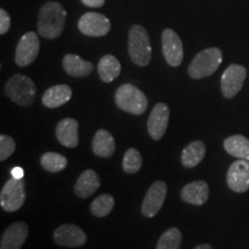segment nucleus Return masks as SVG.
Returning a JSON list of instances; mask_svg holds the SVG:
<instances>
[{
  "label": "nucleus",
  "instance_id": "nucleus-19",
  "mask_svg": "<svg viewBox=\"0 0 249 249\" xmlns=\"http://www.w3.org/2000/svg\"><path fill=\"white\" fill-rule=\"evenodd\" d=\"M71 98V87L67 85H57L46 90L42 97V103L45 107L57 108L70 102Z\"/></svg>",
  "mask_w": 249,
  "mask_h": 249
},
{
  "label": "nucleus",
  "instance_id": "nucleus-21",
  "mask_svg": "<svg viewBox=\"0 0 249 249\" xmlns=\"http://www.w3.org/2000/svg\"><path fill=\"white\" fill-rule=\"evenodd\" d=\"M93 154L101 158H110L116 151V141L107 129H99L92 139Z\"/></svg>",
  "mask_w": 249,
  "mask_h": 249
},
{
  "label": "nucleus",
  "instance_id": "nucleus-25",
  "mask_svg": "<svg viewBox=\"0 0 249 249\" xmlns=\"http://www.w3.org/2000/svg\"><path fill=\"white\" fill-rule=\"evenodd\" d=\"M40 165L45 171L51 173L61 172L66 169L67 158L58 152H45L40 157Z\"/></svg>",
  "mask_w": 249,
  "mask_h": 249
},
{
  "label": "nucleus",
  "instance_id": "nucleus-9",
  "mask_svg": "<svg viewBox=\"0 0 249 249\" xmlns=\"http://www.w3.org/2000/svg\"><path fill=\"white\" fill-rule=\"evenodd\" d=\"M167 194V185L164 181H155L149 187L143 200L141 213L144 217L152 218L160 213Z\"/></svg>",
  "mask_w": 249,
  "mask_h": 249
},
{
  "label": "nucleus",
  "instance_id": "nucleus-4",
  "mask_svg": "<svg viewBox=\"0 0 249 249\" xmlns=\"http://www.w3.org/2000/svg\"><path fill=\"white\" fill-rule=\"evenodd\" d=\"M114 102L120 110L134 116H141L148 107L147 96L130 83H126L118 88L114 95Z\"/></svg>",
  "mask_w": 249,
  "mask_h": 249
},
{
  "label": "nucleus",
  "instance_id": "nucleus-2",
  "mask_svg": "<svg viewBox=\"0 0 249 249\" xmlns=\"http://www.w3.org/2000/svg\"><path fill=\"white\" fill-rule=\"evenodd\" d=\"M128 53L136 66L145 67L151 60V44L148 31L140 24L130 28L128 33Z\"/></svg>",
  "mask_w": 249,
  "mask_h": 249
},
{
  "label": "nucleus",
  "instance_id": "nucleus-16",
  "mask_svg": "<svg viewBox=\"0 0 249 249\" xmlns=\"http://www.w3.org/2000/svg\"><path fill=\"white\" fill-rule=\"evenodd\" d=\"M55 135L60 144L66 148H75L79 144V123L73 118H65L55 127Z\"/></svg>",
  "mask_w": 249,
  "mask_h": 249
},
{
  "label": "nucleus",
  "instance_id": "nucleus-10",
  "mask_svg": "<svg viewBox=\"0 0 249 249\" xmlns=\"http://www.w3.org/2000/svg\"><path fill=\"white\" fill-rule=\"evenodd\" d=\"M77 27L83 35L102 37L111 30V22L105 15L96 13V12H88L81 17Z\"/></svg>",
  "mask_w": 249,
  "mask_h": 249
},
{
  "label": "nucleus",
  "instance_id": "nucleus-7",
  "mask_svg": "<svg viewBox=\"0 0 249 249\" xmlns=\"http://www.w3.org/2000/svg\"><path fill=\"white\" fill-rule=\"evenodd\" d=\"M40 43L37 34L34 31L24 34L18 40L15 50V64L20 67H27L36 60L39 53Z\"/></svg>",
  "mask_w": 249,
  "mask_h": 249
},
{
  "label": "nucleus",
  "instance_id": "nucleus-11",
  "mask_svg": "<svg viewBox=\"0 0 249 249\" xmlns=\"http://www.w3.org/2000/svg\"><path fill=\"white\" fill-rule=\"evenodd\" d=\"M161 48L165 60L171 67H178L183 60V46L180 37L172 29H165L161 35Z\"/></svg>",
  "mask_w": 249,
  "mask_h": 249
},
{
  "label": "nucleus",
  "instance_id": "nucleus-28",
  "mask_svg": "<svg viewBox=\"0 0 249 249\" xmlns=\"http://www.w3.org/2000/svg\"><path fill=\"white\" fill-rule=\"evenodd\" d=\"M142 167V156L139 150L130 148L124 152L123 160V170L128 174L138 173Z\"/></svg>",
  "mask_w": 249,
  "mask_h": 249
},
{
  "label": "nucleus",
  "instance_id": "nucleus-33",
  "mask_svg": "<svg viewBox=\"0 0 249 249\" xmlns=\"http://www.w3.org/2000/svg\"><path fill=\"white\" fill-rule=\"evenodd\" d=\"M194 249H213V248L208 244H202V245H198L197 247H195Z\"/></svg>",
  "mask_w": 249,
  "mask_h": 249
},
{
  "label": "nucleus",
  "instance_id": "nucleus-3",
  "mask_svg": "<svg viewBox=\"0 0 249 249\" xmlns=\"http://www.w3.org/2000/svg\"><path fill=\"white\" fill-rule=\"evenodd\" d=\"M5 95L20 107H30L35 101L36 86L29 76L15 74L6 82Z\"/></svg>",
  "mask_w": 249,
  "mask_h": 249
},
{
  "label": "nucleus",
  "instance_id": "nucleus-12",
  "mask_svg": "<svg viewBox=\"0 0 249 249\" xmlns=\"http://www.w3.org/2000/svg\"><path fill=\"white\" fill-rule=\"evenodd\" d=\"M170 119V107L165 103H158L152 108L147 123L149 135L155 141L160 140L165 135Z\"/></svg>",
  "mask_w": 249,
  "mask_h": 249
},
{
  "label": "nucleus",
  "instance_id": "nucleus-23",
  "mask_svg": "<svg viewBox=\"0 0 249 249\" xmlns=\"http://www.w3.org/2000/svg\"><path fill=\"white\" fill-rule=\"evenodd\" d=\"M207 147L202 141H194L189 143L182 150L181 164L187 169H193L197 166L203 160Z\"/></svg>",
  "mask_w": 249,
  "mask_h": 249
},
{
  "label": "nucleus",
  "instance_id": "nucleus-29",
  "mask_svg": "<svg viewBox=\"0 0 249 249\" xmlns=\"http://www.w3.org/2000/svg\"><path fill=\"white\" fill-rule=\"evenodd\" d=\"M15 151V141L11 136L1 134L0 135V160L4 161L11 157Z\"/></svg>",
  "mask_w": 249,
  "mask_h": 249
},
{
  "label": "nucleus",
  "instance_id": "nucleus-1",
  "mask_svg": "<svg viewBox=\"0 0 249 249\" xmlns=\"http://www.w3.org/2000/svg\"><path fill=\"white\" fill-rule=\"evenodd\" d=\"M67 12L60 2H46L38 14V34L48 39L58 38L64 30Z\"/></svg>",
  "mask_w": 249,
  "mask_h": 249
},
{
  "label": "nucleus",
  "instance_id": "nucleus-30",
  "mask_svg": "<svg viewBox=\"0 0 249 249\" xmlns=\"http://www.w3.org/2000/svg\"><path fill=\"white\" fill-rule=\"evenodd\" d=\"M11 28V17L5 9H0V34L5 35Z\"/></svg>",
  "mask_w": 249,
  "mask_h": 249
},
{
  "label": "nucleus",
  "instance_id": "nucleus-13",
  "mask_svg": "<svg viewBox=\"0 0 249 249\" xmlns=\"http://www.w3.org/2000/svg\"><path fill=\"white\" fill-rule=\"evenodd\" d=\"M53 240L58 246L68 248L82 247L87 242V234L74 224H64L53 232Z\"/></svg>",
  "mask_w": 249,
  "mask_h": 249
},
{
  "label": "nucleus",
  "instance_id": "nucleus-18",
  "mask_svg": "<svg viewBox=\"0 0 249 249\" xmlns=\"http://www.w3.org/2000/svg\"><path fill=\"white\" fill-rule=\"evenodd\" d=\"M99 186H101V180L98 174L93 170H86L77 179L74 186V192L80 198H88L97 192Z\"/></svg>",
  "mask_w": 249,
  "mask_h": 249
},
{
  "label": "nucleus",
  "instance_id": "nucleus-8",
  "mask_svg": "<svg viewBox=\"0 0 249 249\" xmlns=\"http://www.w3.org/2000/svg\"><path fill=\"white\" fill-rule=\"evenodd\" d=\"M247 77V70L241 65H230L223 73L220 89L225 98H233L240 91Z\"/></svg>",
  "mask_w": 249,
  "mask_h": 249
},
{
  "label": "nucleus",
  "instance_id": "nucleus-24",
  "mask_svg": "<svg viewBox=\"0 0 249 249\" xmlns=\"http://www.w3.org/2000/svg\"><path fill=\"white\" fill-rule=\"evenodd\" d=\"M227 154L239 160H249V140L242 135H233L224 141Z\"/></svg>",
  "mask_w": 249,
  "mask_h": 249
},
{
  "label": "nucleus",
  "instance_id": "nucleus-32",
  "mask_svg": "<svg viewBox=\"0 0 249 249\" xmlns=\"http://www.w3.org/2000/svg\"><path fill=\"white\" fill-rule=\"evenodd\" d=\"M23 170L21 167H15L14 170H12V176L14 178H23Z\"/></svg>",
  "mask_w": 249,
  "mask_h": 249
},
{
  "label": "nucleus",
  "instance_id": "nucleus-22",
  "mask_svg": "<svg viewBox=\"0 0 249 249\" xmlns=\"http://www.w3.org/2000/svg\"><path fill=\"white\" fill-rule=\"evenodd\" d=\"M97 71L103 82L110 83L119 76L121 71V65L114 55L107 54L102 57L101 60H99Z\"/></svg>",
  "mask_w": 249,
  "mask_h": 249
},
{
  "label": "nucleus",
  "instance_id": "nucleus-26",
  "mask_svg": "<svg viewBox=\"0 0 249 249\" xmlns=\"http://www.w3.org/2000/svg\"><path fill=\"white\" fill-rule=\"evenodd\" d=\"M114 208V198L110 194H102L97 196L90 204V211L96 217H107Z\"/></svg>",
  "mask_w": 249,
  "mask_h": 249
},
{
  "label": "nucleus",
  "instance_id": "nucleus-5",
  "mask_svg": "<svg viewBox=\"0 0 249 249\" xmlns=\"http://www.w3.org/2000/svg\"><path fill=\"white\" fill-rule=\"evenodd\" d=\"M223 61V52L218 48H209L198 52L188 67L192 79L200 80L213 75Z\"/></svg>",
  "mask_w": 249,
  "mask_h": 249
},
{
  "label": "nucleus",
  "instance_id": "nucleus-17",
  "mask_svg": "<svg viewBox=\"0 0 249 249\" xmlns=\"http://www.w3.org/2000/svg\"><path fill=\"white\" fill-rule=\"evenodd\" d=\"M180 197L186 203L193 205H203L209 198V186L205 181L198 180L187 183L180 192Z\"/></svg>",
  "mask_w": 249,
  "mask_h": 249
},
{
  "label": "nucleus",
  "instance_id": "nucleus-20",
  "mask_svg": "<svg viewBox=\"0 0 249 249\" xmlns=\"http://www.w3.org/2000/svg\"><path fill=\"white\" fill-rule=\"evenodd\" d=\"M62 67L68 75L74 77H86L92 73L93 66L92 62L83 60L82 58L76 54H66L62 59Z\"/></svg>",
  "mask_w": 249,
  "mask_h": 249
},
{
  "label": "nucleus",
  "instance_id": "nucleus-27",
  "mask_svg": "<svg viewBox=\"0 0 249 249\" xmlns=\"http://www.w3.org/2000/svg\"><path fill=\"white\" fill-rule=\"evenodd\" d=\"M182 235L179 229L171 227L160 235L156 249H180Z\"/></svg>",
  "mask_w": 249,
  "mask_h": 249
},
{
  "label": "nucleus",
  "instance_id": "nucleus-14",
  "mask_svg": "<svg viewBox=\"0 0 249 249\" xmlns=\"http://www.w3.org/2000/svg\"><path fill=\"white\" fill-rule=\"evenodd\" d=\"M226 182L233 192H247L249 189V160H235L227 171Z\"/></svg>",
  "mask_w": 249,
  "mask_h": 249
},
{
  "label": "nucleus",
  "instance_id": "nucleus-31",
  "mask_svg": "<svg viewBox=\"0 0 249 249\" xmlns=\"http://www.w3.org/2000/svg\"><path fill=\"white\" fill-rule=\"evenodd\" d=\"M86 6L88 7H92V8H97V7H102L103 5L105 4V0H81Z\"/></svg>",
  "mask_w": 249,
  "mask_h": 249
},
{
  "label": "nucleus",
  "instance_id": "nucleus-6",
  "mask_svg": "<svg viewBox=\"0 0 249 249\" xmlns=\"http://www.w3.org/2000/svg\"><path fill=\"white\" fill-rule=\"evenodd\" d=\"M26 201V187L23 178H11L2 186L0 193V205L6 213L20 209Z\"/></svg>",
  "mask_w": 249,
  "mask_h": 249
},
{
  "label": "nucleus",
  "instance_id": "nucleus-15",
  "mask_svg": "<svg viewBox=\"0 0 249 249\" xmlns=\"http://www.w3.org/2000/svg\"><path fill=\"white\" fill-rule=\"evenodd\" d=\"M29 227L24 222H18L9 225L2 233L0 249H21L26 242Z\"/></svg>",
  "mask_w": 249,
  "mask_h": 249
}]
</instances>
